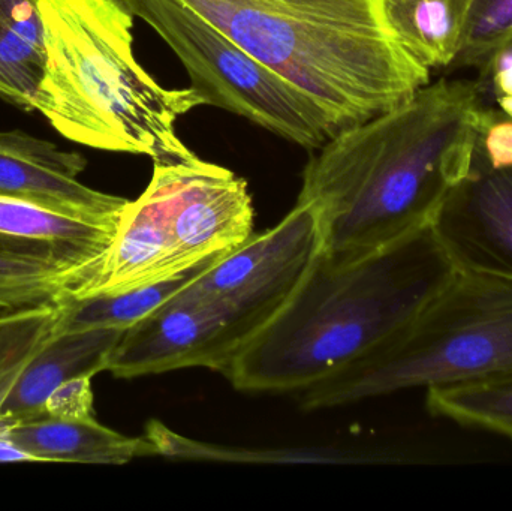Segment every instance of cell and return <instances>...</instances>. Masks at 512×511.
Listing matches in <instances>:
<instances>
[{
    "label": "cell",
    "instance_id": "5bb4252c",
    "mask_svg": "<svg viewBox=\"0 0 512 511\" xmlns=\"http://www.w3.org/2000/svg\"><path fill=\"white\" fill-rule=\"evenodd\" d=\"M474 0H378L400 47L427 69L448 68L459 54Z\"/></svg>",
    "mask_w": 512,
    "mask_h": 511
},
{
    "label": "cell",
    "instance_id": "2e32d148",
    "mask_svg": "<svg viewBox=\"0 0 512 511\" xmlns=\"http://www.w3.org/2000/svg\"><path fill=\"white\" fill-rule=\"evenodd\" d=\"M224 255L207 258L192 269L164 281L122 293L62 297L56 303V333L90 329H129L176 299Z\"/></svg>",
    "mask_w": 512,
    "mask_h": 511
},
{
    "label": "cell",
    "instance_id": "277c9868",
    "mask_svg": "<svg viewBox=\"0 0 512 511\" xmlns=\"http://www.w3.org/2000/svg\"><path fill=\"white\" fill-rule=\"evenodd\" d=\"M306 93L334 132L393 110L430 83L378 0H179Z\"/></svg>",
    "mask_w": 512,
    "mask_h": 511
},
{
    "label": "cell",
    "instance_id": "ffe728a7",
    "mask_svg": "<svg viewBox=\"0 0 512 511\" xmlns=\"http://www.w3.org/2000/svg\"><path fill=\"white\" fill-rule=\"evenodd\" d=\"M512 47V0H474L453 68L480 69L487 78L496 54Z\"/></svg>",
    "mask_w": 512,
    "mask_h": 511
},
{
    "label": "cell",
    "instance_id": "5b68a950",
    "mask_svg": "<svg viewBox=\"0 0 512 511\" xmlns=\"http://www.w3.org/2000/svg\"><path fill=\"white\" fill-rule=\"evenodd\" d=\"M512 374V282L459 270L421 314L360 362L301 392L324 410L415 387Z\"/></svg>",
    "mask_w": 512,
    "mask_h": 511
},
{
    "label": "cell",
    "instance_id": "ba28073f",
    "mask_svg": "<svg viewBox=\"0 0 512 511\" xmlns=\"http://www.w3.org/2000/svg\"><path fill=\"white\" fill-rule=\"evenodd\" d=\"M245 347L230 318L215 306L171 300L123 332L108 360L117 378H137L188 368L227 371Z\"/></svg>",
    "mask_w": 512,
    "mask_h": 511
},
{
    "label": "cell",
    "instance_id": "7a4b0ae2",
    "mask_svg": "<svg viewBox=\"0 0 512 511\" xmlns=\"http://www.w3.org/2000/svg\"><path fill=\"white\" fill-rule=\"evenodd\" d=\"M457 272L432 224L357 260L319 251L224 375L242 392H304L399 335Z\"/></svg>",
    "mask_w": 512,
    "mask_h": 511
},
{
    "label": "cell",
    "instance_id": "52a82bcc",
    "mask_svg": "<svg viewBox=\"0 0 512 511\" xmlns=\"http://www.w3.org/2000/svg\"><path fill=\"white\" fill-rule=\"evenodd\" d=\"M321 248L315 207L297 201L279 224L252 234L173 300L215 306L246 345L288 303Z\"/></svg>",
    "mask_w": 512,
    "mask_h": 511
},
{
    "label": "cell",
    "instance_id": "e0dca14e",
    "mask_svg": "<svg viewBox=\"0 0 512 511\" xmlns=\"http://www.w3.org/2000/svg\"><path fill=\"white\" fill-rule=\"evenodd\" d=\"M45 57L39 0H0V95L33 110Z\"/></svg>",
    "mask_w": 512,
    "mask_h": 511
},
{
    "label": "cell",
    "instance_id": "44dd1931",
    "mask_svg": "<svg viewBox=\"0 0 512 511\" xmlns=\"http://www.w3.org/2000/svg\"><path fill=\"white\" fill-rule=\"evenodd\" d=\"M44 414L53 419L74 422L95 420L92 377L72 378L56 387L45 401Z\"/></svg>",
    "mask_w": 512,
    "mask_h": 511
},
{
    "label": "cell",
    "instance_id": "3957f363",
    "mask_svg": "<svg viewBox=\"0 0 512 511\" xmlns=\"http://www.w3.org/2000/svg\"><path fill=\"white\" fill-rule=\"evenodd\" d=\"M45 68L33 99L74 143L180 164L195 153L177 122L206 105L194 89L161 86L134 56V15L122 0H39Z\"/></svg>",
    "mask_w": 512,
    "mask_h": 511
},
{
    "label": "cell",
    "instance_id": "7402d4cb",
    "mask_svg": "<svg viewBox=\"0 0 512 511\" xmlns=\"http://www.w3.org/2000/svg\"><path fill=\"white\" fill-rule=\"evenodd\" d=\"M496 101L502 113L512 119V47L496 54L490 65L489 75Z\"/></svg>",
    "mask_w": 512,
    "mask_h": 511
},
{
    "label": "cell",
    "instance_id": "4fadbf2b",
    "mask_svg": "<svg viewBox=\"0 0 512 511\" xmlns=\"http://www.w3.org/2000/svg\"><path fill=\"white\" fill-rule=\"evenodd\" d=\"M119 222L80 218L30 201L0 197V234L54 246L83 270L71 294L89 281L110 249Z\"/></svg>",
    "mask_w": 512,
    "mask_h": 511
},
{
    "label": "cell",
    "instance_id": "8fae6325",
    "mask_svg": "<svg viewBox=\"0 0 512 511\" xmlns=\"http://www.w3.org/2000/svg\"><path fill=\"white\" fill-rule=\"evenodd\" d=\"M123 332L90 329L56 333L21 375L0 413L2 422L9 425L45 416V401L60 384L107 371L108 360Z\"/></svg>",
    "mask_w": 512,
    "mask_h": 511
},
{
    "label": "cell",
    "instance_id": "30bf717a",
    "mask_svg": "<svg viewBox=\"0 0 512 511\" xmlns=\"http://www.w3.org/2000/svg\"><path fill=\"white\" fill-rule=\"evenodd\" d=\"M86 159L20 131H0V197L95 219L119 222L129 200L78 182Z\"/></svg>",
    "mask_w": 512,
    "mask_h": 511
},
{
    "label": "cell",
    "instance_id": "9c48e42d",
    "mask_svg": "<svg viewBox=\"0 0 512 511\" xmlns=\"http://www.w3.org/2000/svg\"><path fill=\"white\" fill-rule=\"evenodd\" d=\"M432 228L459 270L512 282V162L493 164L475 147Z\"/></svg>",
    "mask_w": 512,
    "mask_h": 511
},
{
    "label": "cell",
    "instance_id": "8992f818",
    "mask_svg": "<svg viewBox=\"0 0 512 511\" xmlns=\"http://www.w3.org/2000/svg\"><path fill=\"white\" fill-rule=\"evenodd\" d=\"M176 53L206 105L316 150L336 135L324 111L179 0H122Z\"/></svg>",
    "mask_w": 512,
    "mask_h": 511
},
{
    "label": "cell",
    "instance_id": "9a60e30c",
    "mask_svg": "<svg viewBox=\"0 0 512 511\" xmlns=\"http://www.w3.org/2000/svg\"><path fill=\"white\" fill-rule=\"evenodd\" d=\"M81 278L83 270L54 246L0 234V311L54 305Z\"/></svg>",
    "mask_w": 512,
    "mask_h": 511
},
{
    "label": "cell",
    "instance_id": "6da1fadb",
    "mask_svg": "<svg viewBox=\"0 0 512 511\" xmlns=\"http://www.w3.org/2000/svg\"><path fill=\"white\" fill-rule=\"evenodd\" d=\"M484 108L480 84L439 80L328 138L298 195L318 213L321 251L357 260L432 224L468 173Z\"/></svg>",
    "mask_w": 512,
    "mask_h": 511
},
{
    "label": "cell",
    "instance_id": "ac0fdd59",
    "mask_svg": "<svg viewBox=\"0 0 512 511\" xmlns=\"http://www.w3.org/2000/svg\"><path fill=\"white\" fill-rule=\"evenodd\" d=\"M433 417L499 435L512 443V374L427 389Z\"/></svg>",
    "mask_w": 512,
    "mask_h": 511
},
{
    "label": "cell",
    "instance_id": "7c38bea8",
    "mask_svg": "<svg viewBox=\"0 0 512 511\" xmlns=\"http://www.w3.org/2000/svg\"><path fill=\"white\" fill-rule=\"evenodd\" d=\"M3 435L35 462L123 465L141 456L156 455L144 438H131L105 428L98 420L38 419L9 423Z\"/></svg>",
    "mask_w": 512,
    "mask_h": 511
},
{
    "label": "cell",
    "instance_id": "d6986e66",
    "mask_svg": "<svg viewBox=\"0 0 512 511\" xmlns=\"http://www.w3.org/2000/svg\"><path fill=\"white\" fill-rule=\"evenodd\" d=\"M56 324V303L0 314V413L27 366L56 335ZM5 428L0 419V431Z\"/></svg>",
    "mask_w": 512,
    "mask_h": 511
}]
</instances>
